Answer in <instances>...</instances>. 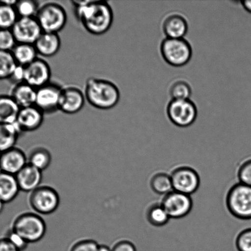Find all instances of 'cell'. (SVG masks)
Returning a JSON list of instances; mask_svg holds the SVG:
<instances>
[{
    "label": "cell",
    "instance_id": "1",
    "mask_svg": "<svg viewBox=\"0 0 251 251\" xmlns=\"http://www.w3.org/2000/svg\"><path fill=\"white\" fill-rule=\"evenodd\" d=\"M75 16L78 21L92 35L107 33L114 21V13L107 1H74Z\"/></svg>",
    "mask_w": 251,
    "mask_h": 251
},
{
    "label": "cell",
    "instance_id": "2",
    "mask_svg": "<svg viewBox=\"0 0 251 251\" xmlns=\"http://www.w3.org/2000/svg\"><path fill=\"white\" fill-rule=\"evenodd\" d=\"M84 93L88 104L100 110L112 109L119 103L120 98L117 86L112 81L102 78H88Z\"/></svg>",
    "mask_w": 251,
    "mask_h": 251
},
{
    "label": "cell",
    "instance_id": "3",
    "mask_svg": "<svg viewBox=\"0 0 251 251\" xmlns=\"http://www.w3.org/2000/svg\"><path fill=\"white\" fill-rule=\"evenodd\" d=\"M12 228L29 244L43 239L47 230L46 224L43 218L34 212H25L17 216Z\"/></svg>",
    "mask_w": 251,
    "mask_h": 251
},
{
    "label": "cell",
    "instance_id": "4",
    "mask_svg": "<svg viewBox=\"0 0 251 251\" xmlns=\"http://www.w3.org/2000/svg\"><path fill=\"white\" fill-rule=\"evenodd\" d=\"M35 18L43 32L58 33L67 22V14L64 7L55 2H47L39 6Z\"/></svg>",
    "mask_w": 251,
    "mask_h": 251
},
{
    "label": "cell",
    "instance_id": "5",
    "mask_svg": "<svg viewBox=\"0 0 251 251\" xmlns=\"http://www.w3.org/2000/svg\"><path fill=\"white\" fill-rule=\"evenodd\" d=\"M229 212L240 220L251 219V186L238 183L231 187L226 196Z\"/></svg>",
    "mask_w": 251,
    "mask_h": 251
},
{
    "label": "cell",
    "instance_id": "6",
    "mask_svg": "<svg viewBox=\"0 0 251 251\" xmlns=\"http://www.w3.org/2000/svg\"><path fill=\"white\" fill-rule=\"evenodd\" d=\"M161 52L164 60L174 67L187 65L193 56L191 44L184 38L165 39L162 42Z\"/></svg>",
    "mask_w": 251,
    "mask_h": 251
},
{
    "label": "cell",
    "instance_id": "7",
    "mask_svg": "<svg viewBox=\"0 0 251 251\" xmlns=\"http://www.w3.org/2000/svg\"><path fill=\"white\" fill-rule=\"evenodd\" d=\"M60 203L57 191L51 186H40L29 194V205L39 215L53 214L57 210Z\"/></svg>",
    "mask_w": 251,
    "mask_h": 251
},
{
    "label": "cell",
    "instance_id": "8",
    "mask_svg": "<svg viewBox=\"0 0 251 251\" xmlns=\"http://www.w3.org/2000/svg\"><path fill=\"white\" fill-rule=\"evenodd\" d=\"M167 115L174 125L186 127L193 125L197 117V109L190 100H171L167 109Z\"/></svg>",
    "mask_w": 251,
    "mask_h": 251
},
{
    "label": "cell",
    "instance_id": "9",
    "mask_svg": "<svg viewBox=\"0 0 251 251\" xmlns=\"http://www.w3.org/2000/svg\"><path fill=\"white\" fill-rule=\"evenodd\" d=\"M170 175L173 191L191 196L198 190L200 184V176L191 167H176Z\"/></svg>",
    "mask_w": 251,
    "mask_h": 251
},
{
    "label": "cell",
    "instance_id": "10",
    "mask_svg": "<svg viewBox=\"0 0 251 251\" xmlns=\"http://www.w3.org/2000/svg\"><path fill=\"white\" fill-rule=\"evenodd\" d=\"M161 203L168 213L169 217L173 219L186 217L190 213L193 207L191 196L175 191L164 196Z\"/></svg>",
    "mask_w": 251,
    "mask_h": 251
},
{
    "label": "cell",
    "instance_id": "11",
    "mask_svg": "<svg viewBox=\"0 0 251 251\" xmlns=\"http://www.w3.org/2000/svg\"><path fill=\"white\" fill-rule=\"evenodd\" d=\"M61 88L56 83L49 82L36 89L34 105L45 114L59 110Z\"/></svg>",
    "mask_w": 251,
    "mask_h": 251
},
{
    "label": "cell",
    "instance_id": "12",
    "mask_svg": "<svg viewBox=\"0 0 251 251\" xmlns=\"http://www.w3.org/2000/svg\"><path fill=\"white\" fill-rule=\"evenodd\" d=\"M17 44H33L43 31L35 17H19L11 29Z\"/></svg>",
    "mask_w": 251,
    "mask_h": 251
},
{
    "label": "cell",
    "instance_id": "13",
    "mask_svg": "<svg viewBox=\"0 0 251 251\" xmlns=\"http://www.w3.org/2000/svg\"><path fill=\"white\" fill-rule=\"evenodd\" d=\"M85 97L84 90L76 85H66L61 88L59 109L64 114H77L84 106Z\"/></svg>",
    "mask_w": 251,
    "mask_h": 251
},
{
    "label": "cell",
    "instance_id": "14",
    "mask_svg": "<svg viewBox=\"0 0 251 251\" xmlns=\"http://www.w3.org/2000/svg\"><path fill=\"white\" fill-rule=\"evenodd\" d=\"M24 82L36 89L48 84L51 77V69L46 60L38 57L25 66Z\"/></svg>",
    "mask_w": 251,
    "mask_h": 251
},
{
    "label": "cell",
    "instance_id": "15",
    "mask_svg": "<svg viewBox=\"0 0 251 251\" xmlns=\"http://www.w3.org/2000/svg\"><path fill=\"white\" fill-rule=\"evenodd\" d=\"M28 160L26 153L16 147L1 152L0 171L16 176L26 165Z\"/></svg>",
    "mask_w": 251,
    "mask_h": 251
},
{
    "label": "cell",
    "instance_id": "16",
    "mask_svg": "<svg viewBox=\"0 0 251 251\" xmlns=\"http://www.w3.org/2000/svg\"><path fill=\"white\" fill-rule=\"evenodd\" d=\"M44 114L35 105L21 108L16 123L22 132H32L43 125Z\"/></svg>",
    "mask_w": 251,
    "mask_h": 251
},
{
    "label": "cell",
    "instance_id": "17",
    "mask_svg": "<svg viewBox=\"0 0 251 251\" xmlns=\"http://www.w3.org/2000/svg\"><path fill=\"white\" fill-rule=\"evenodd\" d=\"M188 29V22L185 17L178 12L167 15L162 22V29L167 38H183Z\"/></svg>",
    "mask_w": 251,
    "mask_h": 251
},
{
    "label": "cell",
    "instance_id": "18",
    "mask_svg": "<svg viewBox=\"0 0 251 251\" xmlns=\"http://www.w3.org/2000/svg\"><path fill=\"white\" fill-rule=\"evenodd\" d=\"M21 191L31 193L41 186L42 172L27 164L16 176Z\"/></svg>",
    "mask_w": 251,
    "mask_h": 251
},
{
    "label": "cell",
    "instance_id": "19",
    "mask_svg": "<svg viewBox=\"0 0 251 251\" xmlns=\"http://www.w3.org/2000/svg\"><path fill=\"white\" fill-rule=\"evenodd\" d=\"M34 46L38 55L43 57H52L60 50L61 39L58 33L43 32Z\"/></svg>",
    "mask_w": 251,
    "mask_h": 251
},
{
    "label": "cell",
    "instance_id": "20",
    "mask_svg": "<svg viewBox=\"0 0 251 251\" xmlns=\"http://www.w3.org/2000/svg\"><path fill=\"white\" fill-rule=\"evenodd\" d=\"M20 191L16 176L0 171V201L4 204L11 202Z\"/></svg>",
    "mask_w": 251,
    "mask_h": 251
},
{
    "label": "cell",
    "instance_id": "21",
    "mask_svg": "<svg viewBox=\"0 0 251 251\" xmlns=\"http://www.w3.org/2000/svg\"><path fill=\"white\" fill-rule=\"evenodd\" d=\"M36 93V88L24 82L15 85L11 96L20 107L24 108L34 105Z\"/></svg>",
    "mask_w": 251,
    "mask_h": 251
},
{
    "label": "cell",
    "instance_id": "22",
    "mask_svg": "<svg viewBox=\"0 0 251 251\" xmlns=\"http://www.w3.org/2000/svg\"><path fill=\"white\" fill-rule=\"evenodd\" d=\"M22 132H23L16 122L12 124H0V152L15 147Z\"/></svg>",
    "mask_w": 251,
    "mask_h": 251
},
{
    "label": "cell",
    "instance_id": "23",
    "mask_svg": "<svg viewBox=\"0 0 251 251\" xmlns=\"http://www.w3.org/2000/svg\"><path fill=\"white\" fill-rule=\"evenodd\" d=\"M21 107L11 96H0V124H12L16 122Z\"/></svg>",
    "mask_w": 251,
    "mask_h": 251
},
{
    "label": "cell",
    "instance_id": "24",
    "mask_svg": "<svg viewBox=\"0 0 251 251\" xmlns=\"http://www.w3.org/2000/svg\"><path fill=\"white\" fill-rule=\"evenodd\" d=\"M27 160L28 164L43 172L50 166L52 155L46 148L37 147L33 148L29 152Z\"/></svg>",
    "mask_w": 251,
    "mask_h": 251
},
{
    "label": "cell",
    "instance_id": "25",
    "mask_svg": "<svg viewBox=\"0 0 251 251\" xmlns=\"http://www.w3.org/2000/svg\"><path fill=\"white\" fill-rule=\"evenodd\" d=\"M17 65L26 66L38 58L33 44H17L11 51Z\"/></svg>",
    "mask_w": 251,
    "mask_h": 251
},
{
    "label": "cell",
    "instance_id": "26",
    "mask_svg": "<svg viewBox=\"0 0 251 251\" xmlns=\"http://www.w3.org/2000/svg\"><path fill=\"white\" fill-rule=\"evenodd\" d=\"M150 186L154 193L160 195L166 194L173 191L170 175L165 172H158L151 177Z\"/></svg>",
    "mask_w": 251,
    "mask_h": 251
},
{
    "label": "cell",
    "instance_id": "27",
    "mask_svg": "<svg viewBox=\"0 0 251 251\" xmlns=\"http://www.w3.org/2000/svg\"><path fill=\"white\" fill-rule=\"evenodd\" d=\"M146 218L148 222L155 227L166 225L170 219L161 203L149 206L146 211Z\"/></svg>",
    "mask_w": 251,
    "mask_h": 251
},
{
    "label": "cell",
    "instance_id": "28",
    "mask_svg": "<svg viewBox=\"0 0 251 251\" xmlns=\"http://www.w3.org/2000/svg\"><path fill=\"white\" fill-rule=\"evenodd\" d=\"M169 95L172 100H190L192 95V88L186 80L177 79L173 81L169 86Z\"/></svg>",
    "mask_w": 251,
    "mask_h": 251
},
{
    "label": "cell",
    "instance_id": "29",
    "mask_svg": "<svg viewBox=\"0 0 251 251\" xmlns=\"http://www.w3.org/2000/svg\"><path fill=\"white\" fill-rule=\"evenodd\" d=\"M17 65L11 51L0 50V80L9 79Z\"/></svg>",
    "mask_w": 251,
    "mask_h": 251
},
{
    "label": "cell",
    "instance_id": "30",
    "mask_svg": "<svg viewBox=\"0 0 251 251\" xmlns=\"http://www.w3.org/2000/svg\"><path fill=\"white\" fill-rule=\"evenodd\" d=\"M18 19L15 6L0 2V29H11Z\"/></svg>",
    "mask_w": 251,
    "mask_h": 251
},
{
    "label": "cell",
    "instance_id": "31",
    "mask_svg": "<svg viewBox=\"0 0 251 251\" xmlns=\"http://www.w3.org/2000/svg\"><path fill=\"white\" fill-rule=\"evenodd\" d=\"M39 7L38 2L33 0H20L15 6L19 18L35 17Z\"/></svg>",
    "mask_w": 251,
    "mask_h": 251
},
{
    "label": "cell",
    "instance_id": "32",
    "mask_svg": "<svg viewBox=\"0 0 251 251\" xmlns=\"http://www.w3.org/2000/svg\"><path fill=\"white\" fill-rule=\"evenodd\" d=\"M17 44L11 29H0V50L11 51Z\"/></svg>",
    "mask_w": 251,
    "mask_h": 251
},
{
    "label": "cell",
    "instance_id": "33",
    "mask_svg": "<svg viewBox=\"0 0 251 251\" xmlns=\"http://www.w3.org/2000/svg\"><path fill=\"white\" fill-rule=\"evenodd\" d=\"M237 176L239 183L251 186V158L245 160L238 167Z\"/></svg>",
    "mask_w": 251,
    "mask_h": 251
},
{
    "label": "cell",
    "instance_id": "34",
    "mask_svg": "<svg viewBox=\"0 0 251 251\" xmlns=\"http://www.w3.org/2000/svg\"><path fill=\"white\" fill-rule=\"evenodd\" d=\"M235 245L238 251H251V228H246L238 233Z\"/></svg>",
    "mask_w": 251,
    "mask_h": 251
},
{
    "label": "cell",
    "instance_id": "35",
    "mask_svg": "<svg viewBox=\"0 0 251 251\" xmlns=\"http://www.w3.org/2000/svg\"><path fill=\"white\" fill-rule=\"evenodd\" d=\"M98 243L94 240L82 239L71 246L70 251H97Z\"/></svg>",
    "mask_w": 251,
    "mask_h": 251
},
{
    "label": "cell",
    "instance_id": "36",
    "mask_svg": "<svg viewBox=\"0 0 251 251\" xmlns=\"http://www.w3.org/2000/svg\"><path fill=\"white\" fill-rule=\"evenodd\" d=\"M5 238H6L19 251L26 250L29 245L22 236L12 228L7 231Z\"/></svg>",
    "mask_w": 251,
    "mask_h": 251
},
{
    "label": "cell",
    "instance_id": "37",
    "mask_svg": "<svg viewBox=\"0 0 251 251\" xmlns=\"http://www.w3.org/2000/svg\"><path fill=\"white\" fill-rule=\"evenodd\" d=\"M112 251H137L135 245L127 240L118 241L112 247Z\"/></svg>",
    "mask_w": 251,
    "mask_h": 251
},
{
    "label": "cell",
    "instance_id": "38",
    "mask_svg": "<svg viewBox=\"0 0 251 251\" xmlns=\"http://www.w3.org/2000/svg\"><path fill=\"white\" fill-rule=\"evenodd\" d=\"M24 66L17 65L9 79L16 83V84H17V83L24 82Z\"/></svg>",
    "mask_w": 251,
    "mask_h": 251
},
{
    "label": "cell",
    "instance_id": "39",
    "mask_svg": "<svg viewBox=\"0 0 251 251\" xmlns=\"http://www.w3.org/2000/svg\"><path fill=\"white\" fill-rule=\"evenodd\" d=\"M0 251H19L6 238H0Z\"/></svg>",
    "mask_w": 251,
    "mask_h": 251
},
{
    "label": "cell",
    "instance_id": "40",
    "mask_svg": "<svg viewBox=\"0 0 251 251\" xmlns=\"http://www.w3.org/2000/svg\"><path fill=\"white\" fill-rule=\"evenodd\" d=\"M242 4L246 11L251 13V1H243Z\"/></svg>",
    "mask_w": 251,
    "mask_h": 251
},
{
    "label": "cell",
    "instance_id": "41",
    "mask_svg": "<svg viewBox=\"0 0 251 251\" xmlns=\"http://www.w3.org/2000/svg\"><path fill=\"white\" fill-rule=\"evenodd\" d=\"M97 251H112V248L108 247L106 245H98Z\"/></svg>",
    "mask_w": 251,
    "mask_h": 251
},
{
    "label": "cell",
    "instance_id": "42",
    "mask_svg": "<svg viewBox=\"0 0 251 251\" xmlns=\"http://www.w3.org/2000/svg\"><path fill=\"white\" fill-rule=\"evenodd\" d=\"M4 203L1 201H0V214L3 210Z\"/></svg>",
    "mask_w": 251,
    "mask_h": 251
},
{
    "label": "cell",
    "instance_id": "43",
    "mask_svg": "<svg viewBox=\"0 0 251 251\" xmlns=\"http://www.w3.org/2000/svg\"><path fill=\"white\" fill-rule=\"evenodd\" d=\"M1 152H0V156H1Z\"/></svg>",
    "mask_w": 251,
    "mask_h": 251
}]
</instances>
